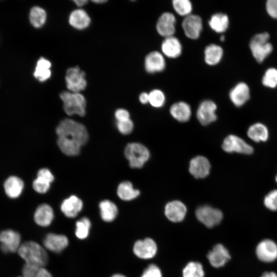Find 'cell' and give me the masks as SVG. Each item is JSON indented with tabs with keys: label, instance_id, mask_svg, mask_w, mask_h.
<instances>
[{
	"label": "cell",
	"instance_id": "33",
	"mask_svg": "<svg viewBox=\"0 0 277 277\" xmlns=\"http://www.w3.org/2000/svg\"><path fill=\"white\" fill-rule=\"evenodd\" d=\"M183 277H204L205 271L202 264L196 261L188 262L182 271Z\"/></svg>",
	"mask_w": 277,
	"mask_h": 277
},
{
	"label": "cell",
	"instance_id": "45",
	"mask_svg": "<svg viewBox=\"0 0 277 277\" xmlns=\"http://www.w3.org/2000/svg\"><path fill=\"white\" fill-rule=\"evenodd\" d=\"M37 176L41 177L51 183L54 180V175L47 168L39 169L37 173Z\"/></svg>",
	"mask_w": 277,
	"mask_h": 277
},
{
	"label": "cell",
	"instance_id": "9",
	"mask_svg": "<svg viewBox=\"0 0 277 277\" xmlns=\"http://www.w3.org/2000/svg\"><path fill=\"white\" fill-rule=\"evenodd\" d=\"M157 245L150 238L136 241L133 246V252L138 258L148 260L154 258L157 252Z\"/></svg>",
	"mask_w": 277,
	"mask_h": 277
},
{
	"label": "cell",
	"instance_id": "50",
	"mask_svg": "<svg viewBox=\"0 0 277 277\" xmlns=\"http://www.w3.org/2000/svg\"><path fill=\"white\" fill-rule=\"evenodd\" d=\"M74 2L77 6L81 7L86 4L88 3V1L86 0H76L74 1Z\"/></svg>",
	"mask_w": 277,
	"mask_h": 277
},
{
	"label": "cell",
	"instance_id": "6",
	"mask_svg": "<svg viewBox=\"0 0 277 277\" xmlns=\"http://www.w3.org/2000/svg\"><path fill=\"white\" fill-rule=\"evenodd\" d=\"M195 216L199 222L210 228L219 225L223 219L221 210L209 205L199 207L196 209Z\"/></svg>",
	"mask_w": 277,
	"mask_h": 277
},
{
	"label": "cell",
	"instance_id": "37",
	"mask_svg": "<svg viewBox=\"0 0 277 277\" xmlns=\"http://www.w3.org/2000/svg\"><path fill=\"white\" fill-rule=\"evenodd\" d=\"M149 103L155 108L162 107L166 100L164 92L160 89H153L149 93Z\"/></svg>",
	"mask_w": 277,
	"mask_h": 277
},
{
	"label": "cell",
	"instance_id": "55",
	"mask_svg": "<svg viewBox=\"0 0 277 277\" xmlns=\"http://www.w3.org/2000/svg\"><path fill=\"white\" fill-rule=\"evenodd\" d=\"M18 277H23V276H18Z\"/></svg>",
	"mask_w": 277,
	"mask_h": 277
},
{
	"label": "cell",
	"instance_id": "48",
	"mask_svg": "<svg viewBox=\"0 0 277 277\" xmlns=\"http://www.w3.org/2000/svg\"><path fill=\"white\" fill-rule=\"evenodd\" d=\"M139 100L143 104H146L149 102V93L144 92L140 94L139 96Z\"/></svg>",
	"mask_w": 277,
	"mask_h": 277
},
{
	"label": "cell",
	"instance_id": "41",
	"mask_svg": "<svg viewBox=\"0 0 277 277\" xmlns=\"http://www.w3.org/2000/svg\"><path fill=\"white\" fill-rule=\"evenodd\" d=\"M116 127L120 133L124 135H127L132 131L133 129V123L130 118L121 121H117Z\"/></svg>",
	"mask_w": 277,
	"mask_h": 277
},
{
	"label": "cell",
	"instance_id": "10",
	"mask_svg": "<svg viewBox=\"0 0 277 277\" xmlns=\"http://www.w3.org/2000/svg\"><path fill=\"white\" fill-rule=\"evenodd\" d=\"M255 254L260 261L272 263L277 259V244L271 239H264L258 244Z\"/></svg>",
	"mask_w": 277,
	"mask_h": 277
},
{
	"label": "cell",
	"instance_id": "5",
	"mask_svg": "<svg viewBox=\"0 0 277 277\" xmlns=\"http://www.w3.org/2000/svg\"><path fill=\"white\" fill-rule=\"evenodd\" d=\"M267 32L258 33L250 40L249 47L254 58L258 62H262L272 52L273 47L268 40Z\"/></svg>",
	"mask_w": 277,
	"mask_h": 277
},
{
	"label": "cell",
	"instance_id": "43",
	"mask_svg": "<svg viewBox=\"0 0 277 277\" xmlns=\"http://www.w3.org/2000/svg\"><path fill=\"white\" fill-rule=\"evenodd\" d=\"M40 268L37 266L25 263L22 268V276L34 277Z\"/></svg>",
	"mask_w": 277,
	"mask_h": 277
},
{
	"label": "cell",
	"instance_id": "54",
	"mask_svg": "<svg viewBox=\"0 0 277 277\" xmlns=\"http://www.w3.org/2000/svg\"><path fill=\"white\" fill-rule=\"evenodd\" d=\"M275 182H276V183H277V174H276V176H275Z\"/></svg>",
	"mask_w": 277,
	"mask_h": 277
},
{
	"label": "cell",
	"instance_id": "34",
	"mask_svg": "<svg viewBox=\"0 0 277 277\" xmlns=\"http://www.w3.org/2000/svg\"><path fill=\"white\" fill-rule=\"evenodd\" d=\"M47 14L45 10L39 7H33L30 12L29 19L31 24L35 28L42 27L45 23Z\"/></svg>",
	"mask_w": 277,
	"mask_h": 277
},
{
	"label": "cell",
	"instance_id": "32",
	"mask_svg": "<svg viewBox=\"0 0 277 277\" xmlns=\"http://www.w3.org/2000/svg\"><path fill=\"white\" fill-rule=\"evenodd\" d=\"M51 63L44 57H41L37 62L34 76L41 82H44L48 79L51 74L50 67Z\"/></svg>",
	"mask_w": 277,
	"mask_h": 277
},
{
	"label": "cell",
	"instance_id": "35",
	"mask_svg": "<svg viewBox=\"0 0 277 277\" xmlns=\"http://www.w3.org/2000/svg\"><path fill=\"white\" fill-rule=\"evenodd\" d=\"M75 226L76 236L80 240L86 239L89 235L91 226L90 220L87 217H83L76 222Z\"/></svg>",
	"mask_w": 277,
	"mask_h": 277
},
{
	"label": "cell",
	"instance_id": "21",
	"mask_svg": "<svg viewBox=\"0 0 277 277\" xmlns=\"http://www.w3.org/2000/svg\"><path fill=\"white\" fill-rule=\"evenodd\" d=\"M4 191L8 197L14 199L18 197L24 188L23 181L18 176H9L4 183Z\"/></svg>",
	"mask_w": 277,
	"mask_h": 277
},
{
	"label": "cell",
	"instance_id": "47",
	"mask_svg": "<svg viewBox=\"0 0 277 277\" xmlns=\"http://www.w3.org/2000/svg\"><path fill=\"white\" fill-rule=\"evenodd\" d=\"M34 277H52L50 272L45 267L39 269Z\"/></svg>",
	"mask_w": 277,
	"mask_h": 277
},
{
	"label": "cell",
	"instance_id": "24",
	"mask_svg": "<svg viewBox=\"0 0 277 277\" xmlns=\"http://www.w3.org/2000/svg\"><path fill=\"white\" fill-rule=\"evenodd\" d=\"M161 49L165 56L175 58L182 54V46L179 39L172 36L165 38L161 45Z\"/></svg>",
	"mask_w": 277,
	"mask_h": 277
},
{
	"label": "cell",
	"instance_id": "15",
	"mask_svg": "<svg viewBox=\"0 0 277 277\" xmlns=\"http://www.w3.org/2000/svg\"><path fill=\"white\" fill-rule=\"evenodd\" d=\"M175 17L172 13L164 12L158 18L156 24L157 33L165 38L173 36L175 31Z\"/></svg>",
	"mask_w": 277,
	"mask_h": 277
},
{
	"label": "cell",
	"instance_id": "4",
	"mask_svg": "<svg viewBox=\"0 0 277 277\" xmlns=\"http://www.w3.org/2000/svg\"><path fill=\"white\" fill-rule=\"evenodd\" d=\"M124 154L132 168H141L150 157V152L144 145L138 143L128 144Z\"/></svg>",
	"mask_w": 277,
	"mask_h": 277
},
{
	"label": "cell",
	"instance_id": "2",
	"mask_svg": "<svg viewBox=\"0 0 277 277\" xmlns=\"http://www.w3.org/2000/svg\"><path fill=\"white\" fill-rule=\"evenodd\" d=\"M17 252L25 263L44 267L48 261L46 249L36 242L29 241L22 243Z\"/></svg>",
	"mask_w": 277,
	"mask_h": 277
},
{
	"label": "cell",
	"instance_id": "40",
	"mask_svg": "<svg viewBox=\"0 0 277 277\" xmlns=\"http://www.w3.org/2000/svg\"><path fill=\"white\" fill-rule=\"evenodd\" d=\"M50 184L51 183L37 176L33 182L32 187L33 189L36 192L39 193H45L49 189Z\"/></svg>",
	"mask_w": 277,
	"mask_h": 277
},
{
	"label": "cell",
	"instance_id": "1",
	"mask_svg": "<svg viewBox=\"0 0 277 277\" xmlns=\"http://www.w3.org/2000/svg\"><path fill=\"white\" fill-rule=\"evenodd\" d=\"M56 133L59 148L68 156L78 155L81 147L88 140V133L85 126L69 118L60 122L56 128Z\"/></svg>",
	"mask_w": 277,
	"mask_h": 277
},
{
	"label": "cell",
	"instance_id": "42",
	"mask_svg": "<svg viewBox=\"0 0 277 277\" xmlns=\"http://www.w3.org/2000/svg\"><path fill=\"white\" fill-rule=\"evenodd\" d=\"M161 269L156 265H148L143 272L141 277H162Z\"/></svg>",
	"mask_w": 277,
	"mask_h": 277
},
{
	"label": "cell",
	"instance_id": "8",
	"mask_svg": "<svg viewBox=\"0 0 277 277\" xmlns=\"http://www.w3.org/2000/svg\"><path fill=\"white\" fill-rule=\"evenodd\" d=\"M21 244V236L17 231L6 229L0 232V248L4 253L17 251Z\"/></svg>",
	"mask_w": 277,
	"mask_h": 277
},
{
	"label": "cell",
	"instance_id": "52",
	"mask_svg": "<svg viewBox=\"0 0 277 277\" xmlns=\"http://www.w3.org/2000/svg\"><path fill=\"white\" fill-rule=\"evenodd\" d=\"M93 2L95 3H105L106 2V1H103V0H101V1H93Z\"/></svg>",
	"mask_w": 277,
	"mask_h": 277
},
{
	"label": "cell",
	"instance_id": "44",
	"mask_svg": "<svg viewBox=\"0 0 277 277\" xmlns=\"http://www.w3.org/2000/svg\"><path fill=\"white\" fill-rule=\"evenodd\" d=\"M266 8L271 17L277 18V0H268L266 2Z\"/></svg>",
	"mask_w": 277,
	"mask_h": 277
},
{
	"label": "cell",
	"instance_id": "31",
	"mask_svg": "<svg viewBox=\"0 0 277 277\" xmlns=\"http://www.w3.org/2000/svg\"><path fill=\"white\" fill-rule=\"evenodd\" d=\"M210 28L217 33H223L228 28L229 26L228 16L222 13L213 14L208 22Z\"/></svg>",
	"mask_w": 277,
	"mask_h": 277
},
{
	"label": "cell",
	"instance_id": "3",
	"mask_svg": "<svg viewBox=\"0 0 277 277\" xmlns=\"http://www.w3.org/2000/svg\"><path fill=\"white\" fill-rule=\"evenodd\" d=\"M60 97L63 102L64 111L68 115L77 114L80 116L85 115L86 102L82 94L64 91L60 94Z\"/></svg>",
	"mask_w": 277,
	"mask_h": 277
},
{
	"label": "cell",
	"instance_id": "27",
	"mask_svg": "<svg viewBox=\"0 0 277 277\" xmlns=\"http://www.w3.org/2000/svg\"><path fill=\"white\" fill-rule=\"evenodd\" d=\"M223 50L222 48L216 44H211L208 45L204 50V60L207 64L214 66L217 64L222 58Z\"/></svg>",
	"mask_w": 277,
	"mask_h": 277
},
{
	"label": "cell",
	"instance_id": "18",
	"mask_svg": "<svg viewBox=\"0 0 277 277\" xmlns=\"http://www.w3.org/2000/svg\"><path fill=\"white\" fill-rule=\"evenodd\" d=\"M68 238L64 235L54 233L47 234L43 241L44 248L55 253H60L68 245Z\"/></svg>",
	"mask_w": 277,
	"mask_h": 277
},
{
	"label": "cell",
	"instance_id": "17",
	"mask_svg": "<svg viewBox=\"0 0 277 277\" xmlns=\"http://www.w3.org/2000/svg\"><path fill=\"white\" fill-rule=\"evenodd\" d=\"M210 169L211 165L209 160L204 156H196L190 161L189 171L195 178L206 177L209 175Z\"/></svg>",
	"mask_w": 277,
	"mask_h": 277
},
{
	"label": "cell",
	"instance_id": "22",
	"mask_svg": "<svg viewBox=\"0 0 277 277\" xmlns=\"http://www.w3.org/2000/svg\"><path fill=\"white\" fill-rule=\"evenodd\" d=\"M35 223L41 227H48L53 221L54 212L52 207L47 204L39 205L34 213Z\"/></svg>",
	"mask_w": 277,
	"mask_h": 277
},
{
	"label": "cell",
	"instance_id": "30",
	"mask_svg": "<svg viewBox=\"0 0 277 277\" xmlns=\"http://www.w3.org/2000/svg\"><path fill=\"white\" fill-rule=\"evenodd\" d=\"M140 194V191L134 188L132 184L129 181H124L117 187V194L123 201H131L136 198Z\"/></svg>",
	"mask_w": 277,
	"mask_h": 277
},
{
	"label": "cell",
	"instance_id": "51",
	"mask_svg": "<svg viewBox=\"0 0 277 277\" xmlns=\"http://www.w3.org/2000/svg\"><path fill=\"white\" fill-rule=\"evenodd\" d=\"M111 277H127L124 274H120V273H116L114 274H113Z\"/></svg>",
	"mask_w": 277,
	"mask_h": 277
},
{
	"label": "cell",
	"instance_id": "53",
	"mask_svg": "<svg viewBox=\"0 0 277 277\" xmlns=\"http://www.w3.org/2000/svg\"><path fill=\"white\" fill-rule=\"evenodd\" d=\"M220 39L222 41H224L225 40V36L224 35L221 36Z\"/></svg>",
	"mask_w": 277,
	"mask_h": 277
},
{
	"label": "cell",
	"instance_id": "13",
	"mask_svg": "<svg viewBox=\"0 0 277 277\" xmlns=\"http://www.w3.org/2000/svg\"><path fill=\"white\" fill-rule=\"evenodd\" d=\"M182 27L187 37L196 39L200 37L203 29L202 18L197 15L190 14L184 18Z\"/></svg>",
	"mask_w": 277,
	"mask_h": 277
},
{
	"label": "cell",
	"instance_id": "19",
	"mask_svg": "<svg viewBox=\"0 0 277 277\" xmlns=\"http://www.w3.org/2000/svg\"><path fill=\"white\" fill-rule=\"evenodd\" d=\"M144 66L147 72L154 73L164 70L166 67V62L161 53L153 51L149 53L145 57Z\"/></svg>",
	"mask_w": 277,
	"mask_h": 277
},
{
	"label": "cell",
	"instance_id": "25",
	"mask_svg": "<svg viewBox=\"0 0 277 277\" xmlns=\"http://www.w3.org/2000/svg\"><path fill=\"white\" fill-rule=\"evenodd\" d=\"M170 113L172 116L177 121L186 122L191 117V109L187 103L179 102L174 103L171 106Z\"/></svg>",
	"mask_w": 277,
	"mask_h": 277
},
{
	"label": "cell",
	"instance_id": "12",
	"mask_svg": "<svg viewBox=\"0 0 277 277\" xmlns=\"http://www.w3.org/2000/svg\"><path fill=\"white\" fill-rule=\"evenodd\" d=\"M207 258L210 264L215 268L224 267L231 259L228 250L221 244L214 246L208 252Z\"/></svg>",
	"mask_w": 277,
	"mask_h": 277
},
{
	"label": "cell",
	"instance_id": "29",
	"mask_svg": "<svg viewBox=\"0 0 277 277\" xmlns=\"http://www.w3.org/2000/svg\"><path fill=\"white\" fill-rule=\"evenodd\" d=\"M102 219L106 222H111L115 220L118 213L116 205L112 202L105 200L99 204Z\"/></svg>",
	"mask_w": 277,
	"mask_h": 277
},
{
	"label": "cell",
	"instance_id": "28",
	"mask_svg": "<svg viewBox=\"0 0 277 277\" xmlns=\"http://www.w3.org/2000/svg\"><path fill=\"white\" fill-rule=\"evenodd\" d=\"M70 24L77 29H83L87 28L90 23V18L85 11L77 9L72 11L69 18Z\"/></svg>",
	"mask_w": 277,
	"mask_h": 277
},
{
	"label": "cell",
	"instance_id": "36",
	"mask_svg": "<svg viewBox=\"0 0 277 277\" xmlns=\"http://www.w3.org/2000/svg\"><path fill=\"white\" fill-rule=\"evenodd\" d=\"M172 6L175 11L183 16L190 15L192 10V3L189 0H173Z\"/></svg>",
	"mask_w": 277,
	"mask_h": 277
},
{
	"label": "cell",
	"instance_id": "26",
	"mask_svg": "<svg viewBox=\"0 0 277 277\" xmlns=\"http://www.w3.org/2000/svg\"><path fill=\"white\" fill-rule=\"evenodd\" d=\"M248 137L256 143L264 142L269 137V130L264 124L256 123L251 125L247 132Z\"/></svg>",
	"mask_w": 277,
	"mask_h": 277
},
{
	"label": "cell",
	"instance_id": "39",
	"mask_svg": "<svg viewBox=\"0 0 277 277\" xmlns=\"http://www.w3.org/2000/svg\"><path fill=\"white\" fill-rule=\"evenodd\" d=\"M264 206L272 211H277V189L269 192L264 199Z\"/></svg>",
	"mask_w": 277,
	"mask_h": 277
},
{
	"label": "cell",
	"instance_id": "14",
	"mask_svg": "<svg viewBox=\"0 0 277 277\" xmlns=\"http://www.w3.org/2000/svg\"><path fill=\"white\" fill-rule=\"evenodd\" d=\"M216 109V105L214 102L211 100L203 101L197 110V120L203 125H207L214 122L217 119Z\"/></svg>",
	"mask_w": 277,
	"mask_h": 277
},
{
	"label": "cell",
	"instance_id": "11",
	"mask_svg": "<svg viewBox=\"0 0 277 277\" xmlns=\"http://www.w3.org/2000/svg\"><path fill=\"white\" fill-rule=\"evenodd\" d=\"M85 75L84 72L78 67L68 69L65 76L67 88L72 92L76 93L84 90L87 86Z\"/></svg>",
	"mask_w": 277,
	"mask_h": 277
},
{
	"label": "cell",
	"instance_id": "7",
	"mask_svg": "<svg viewBox=\"0 0 277 277\" xmlns=\"http://www.w3.org/2000/svg\"><path fill=\"white\" fill-rule=\"evenodd\" d=\"M222 148L228 153L235 152L243 154H251L253 148L240 137L230 134L224 140Z\"/></svg>",
	"mask_w": 277,
	"mask_h": 277
},
{
	"label": "cell",
	"instance_id": "49",
	"mask_svg": "<svg viewBox=\"0 0 277 277\" xmlns=\"http://www.w3.org/2000/svg\"><path fill=\"white\" fill-rule=\"evenodd\" d=\"M261 277H277V273L273 271H266L264 272Z\"/></svg>",
	"mask_w": 277,
	"mask_h": 277
},
{
	"label": "cell",
	"instance_id": "23",
	"mask_svg": "<svg viewBox=\"0 0 277 277\" xmlns=\"http://www.w3.org/2000/svg\"><path fill=\"white\" fill-rule=\"evenodd\" d=\"M83 207L82 201L75 195H71L63 201L61 210L66 217L74 218L82 210Z\"/></svg>",
	"mask_w": 277,
	"mask_h": 277
},
{
	"label": "cell",
	"instance_id": "46",
	"mask_svg": "<svg viewBox=\"0 0 277 277\" xmlns=\"http://www.w3.org/2000/svg\"><path fill=\"white\" fill-rule=\"evenodd\" d=\"M114 115L117 121H121L130 118L129 112L125 109L120 108L116 110Z\"/></svg>",
	"mask_w": 277,
	"mask_h": 277
},
{
	"label": "cell",
	"instance_id": "38",
	"mask_svg": "<svg viewBox=\"0 0 277 277\" xmlns=\"http://www.w3.org/2000/svg\"><path fill=\"white\" fill-rule=\"evenodd\" d=\"M263 84L267 87L274 88L277 86V69L271 68L267 69L263 78Z\"/></svg>",
	"mask_w": 277,
	"mask_h": 277
},
{
	"label": "cell",
	"instance_id": "20",
	"mask_svg": "<svg viewBox=\"0 0 277 277\" xmlns=\"http://www.w3.org/2000/svg\"><path fill=\"white\" fill-rule=\"evenodd\" d=\"M229 97L235 106H243L250 97L249 87L245 83H238L230 90Z\"/></svg>",
	"mask_w": 277,
	"mask_h": 277
},
{
	"label": "cell",
	"instance_id": "16",
	"mask_svg": "<svg viewBox=\"0 0 277 277\" xmlns=\"http://www.w3.org/2000/svg\"><path fill=\"white\" fill-rule=\"evenodd\" d=\"M187 211L186 205L178 200L168 202L164 208L166 217L173 223H179L183 221L186 217Z\"/></svg>",
	"mask_w": 277,
	"mask_h": 277
}]
</instances>
